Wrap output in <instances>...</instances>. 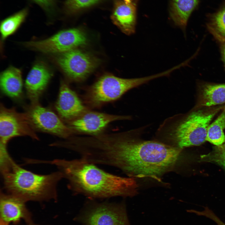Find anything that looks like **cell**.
Listing matches in <instances>:
<instances>
[{
    "label": "cell",
    "instance_id": "1",
    "mask_svg": "<svg viewBox=\"0 0 225 225\" xmlns=\"http://www.w3.org/2000/svg\"><path fill=\"white\" fill-rule=\"evenodd\" d=\"M182 149L153 141H142L129 132L102 133L93 139L92 161L119 169L130 177L159 180L175 165Z\"/></svg>",
    "mask_w": 225,
    "mask_h": 225
},
{
    "label": "cell",
    "instance_id": "2",
    "mask_svg": "<svg viewBox=\"0 0 225 225\" xmlns=\"http://www.w3.org/2000/svg\"><path fill=\"white\" fill-rule=\"evenodd\" d=\"M43 163L55 166L67 181L68 188L75 195L95 199L130 197L137 192L138 186L133 178L111 173L81 158L44 160Z\"/></svg>",
    "mask_w": 225,
    "mask_h": 225
},
{
    "label": "cell",
    "instance_id": "3",
    "mask_svg": "<svg viewBox=\"0 0 225 225\" xmlns=\"http://www.w3.org/2000/svg\"><path fill=\"white\" fill-rule=\"evenodd\" d=\"M1 173L6 192L26 202L57 200L58 184L63 178L59 171L38 174L22 168L15 162Z\"/></svg>",
    "mask_w": 225,
    "mask_h": 225
},
{
    "label": "cell",
    "instance_id": "4",
    "mask_svg": "<svg viewBox=\"0 0 225 225\" xmlns=\"http://www.w3.org/2000/svg\"><path fill=\"white\" fill-rule=\"evenodd\" d=\"M162 76L160 73L144 77L124 78L105 73L88 88L84 95V102L91 108H100L118 100L130 89Z\"/></svg>",
    "mask_w": 225,
    "mask_h": 225
},
{
    "label": "cell",
    "instance_id": "5",
    "mask_svg": "<svg viewBox=\"0 0 225 225\" xmlns=\"http://www.w3.org/2000/svg\"><path fill=\"white\" fill-rule=\"evenodd\" d=\"M221 107L209 111L198 110L190 113L176 126L172 137L177 147L199 146L206 141L208 127Z\"/></svg>",
    "mask_w": 225,
    "mask_h": 225
},
{
    "label": "cell",
    "instance_id": "6",
    "mask_svg": "<svg viewBox=\"0 0 225 225\" xmlns=\"http://www.w3.org/2000/svg\"><path fill=\"white\" fill-rule=\"evenodd\" d=\"M76 220L81 225H130L124 203L89 199Z\"/></svg>",
    "mask_w": 225,
    "mask_h": 225
},
{
    "label": "cell",
    "instance_id": "7",
    "mask_svg": "<svg viewBox=\"0 0 225 225\" xmlns=\"http://www.w3.org/2000/svg\"><path fill=\"white\" fill-rule=\"evenodd\" d=\"M87 42L85 32L80 28H72L61 31L45 39L26 42L24 45L42 52L58 54L84 46Z\"/></svg>",
    "mask_w": 225,
    "mask_h": 225
},
{
    "label": "cell",
    "instance_id": "8",
    "mask_svg": "<svg viewBox=\"0 0 225 225\" xmlns=\"http://www.w3.org/2000/svg\"><path fill=\"white\" fill-rule=\"evenodd\" d=\"M57 54L56 63L67 78L73 82L84 80L98 64L96 58L77 48Z\"/></svg>",
    "mask_w": 225,
    "mask_h": 225
},
{
    "label": "cell",
    "instance_id": "9",
    "mask_svg": "<svg viewBox=\"0 0 225 225\" xmlns=\"http://www.w3.org/2000/svg\"><path fill=\"white\" fill-rule=\"evenodd\" d=\"M26 112H18L15 108H8L1 104L0 107V144L7 145L13 138L28 136L38 140Z\"/></svg>",
    "mask_w": 225,
    "mask_h": 225
},
{
    "label": "cell",
    "instance_id": "10",
    "mask_svg": "<svg viewBox=\"0 0 225 225\" xmlns=\"http://www.w3.org/2000/svg\"><path fill=\"white\" fill-rule=\"evenodd\" d=\"M27 113L33 128L36 130L67 139L74 134L58 115L38 102L32 103Z\"/></svg>",
    "mask_w": 225,
    "mask_h": 225
},
{
    "label": "cell",
    "instance_id": "11",
    "mask_svg": "<svg viewBox=\"0 0 225 225\" xmlns=\"http://www.w3.org/2000/svg\"><path fill=\"white\" fill-rule=\"evenodd\" d=\"M129 118L128 116L100 112L88 108L68 122L67 125L73 133L93 136L103 133L106 128L113 122Z\"/></svg>",
    "mask_w": 225,
    "mask_h": 225
},
{
    "label": "cell",
    "instance_id": "12",
    "mask_svg": "<svg viewBox=\"0 0 225 225\" xmlns=\"http://www.w3.org/2000/svg\"><path fill=\"white\" fill-rule=\"evenodd\" d=\"M55 106L58 116L67 122L88 109L76 93L63 81Z\"/></svg>",
    "mask_w": 225,
    "mask_h": 225
},
{
    "label": "cell",
    "instance_id": "13",
    "mask_svg": "<svg viewBox=\"0 0 225 225\" xmlns=\"http://www.w3.org/2000/svg\"><path fill=\"white\" fill-rule=\"evenodd\" d=\"M25 202L13 195L4 193L1 190L0 193V219L9 224H17L21 220L27 223L32 221L31 213L27 208Z\"/></svg>",
    "mask_w": 225,
    "mask_h": 225
},
{
    "label": "cell",
    "instance_id": "14",
    "mask_svg": "<svg viewBox=\"0 0 225 225\" xmlns=\"http://www.w3.org/2000/svg\"><path fill=\"white\" fill-rule=\"evenodd\" d=\"M52 76V71L44 63L37 62L32 66L25 82L27 95L32 103L38 102Z\"/></svg>",
    "mask_w": 225,
    "mask_h": 225
},
{
    "label": "cell",
    "instance_id": "15",
    "mask_svg": "<svg viewBox=\"0 0 225 225\" xmlns=\"http://www.w3.org/2000/svg\"><path fill=\"white\" fill-rule=\"evenodd\" d=\"M136 5L134 2L127 3L116 1L111 16L113 23L125 34L135 33L136 23Z\"/></svg>",
    "mask_w": 225,
    "mask_h": 225
},
{
    "label": "cell",
    "instance_id": "16",
    "mask_svg": "<svg viewBox=\"0 0 225 225\" xmlns=\"http://www.w3.org/2000/svg\"><path fill=\"white\" fill-rule=\"evenodd\" d=\"M0 86L2 92L14 99L20 98L22 94V72L18 68L10 66L1 73Z\"/></svg>",
    "mask_w": 225,
    "mask_h": 225
},
{
    "label": "cell",
    "instance_id": "17",
    "mask_svg": "<svg viewBox=\"0 0 225 225\" xmlns=\"http://www.w3.org/2000/svg\"><path fill=\"white\" fill-rule=\"evenodd\" d=\"M199 88V106L209 107L225 103V83L204 82Z\"/></svg>",
    "mask_w": 225,
    "mask_h": 225
},
{
    "label": "cell",
    "instance_id": "18",
    "mask_svg": "<svg viewBox=\"0 0 225 225\" xmlns=\"http://www.w3.org/2000/svg\"><path fill=\"white\" fill-rule=\"evenodd\" d=\"M198 0H171L170 16L176 26L185 30L188 18Z\"/></svg>",
    "mask_w": 225,
    "mask_h": 225
},
{
    "label": "cell",
    "instance_id": "19",
    "mask_svg": "<svg viewBox=\"0 0 225 225\" xmlns=\"http://www.w3.org/2000/svg\"><path fill=\"white\" fill-rule=\"evenodd\" d=\"M29 12L26 8L6 18L0 23V31L2 41L14 33L24 22Z\"/></svg>",
    "mask_w": 225,
    "mask_h": 225
},
{
    "label": "cell",
    "instance_id": "20",
    "mask_svg": "<svg viewBox=\"0 0 225 225\" xmlns=\"http://www.w3.org/2000/svg\"><path fill=\"white\" fill-rule=\"evenodd\" d=\"M225 129V111L209 125L207 132L206 141L216 146L222 144L225 142L224 130Z\"/></svg>",
    "mask_w": 225,
    "mask_h": 225
},
{
    "label": "cell",
    "instance_id": "21",
    "mask_svg": "<svg viewBox=\"0 0 225 225\" xmlns=\"http://www.w3.org/2000/svg\"><path fill=\"white\" fill-rule=\"evenodd\" d=\"M207 26L217 42L220 43L225 42V7L213 15Z\"/></svg>",
    "mask_w": 225,
    "mask_h": 225
},
{
    "label": "cell",
    "instance_id": "22",
    "mask_svg": "<svg viewBox=\"0 0 225 225\" xmlns=\"http://www.w3.org/2000/svg\"><path fill=\"white\" fill-rule=\"evenodd\" d=\"M199 161L214 163L225 169V144L216 146L210 152L201 155Z\"/></svg>",
    "mask_w": 225,
    "mask_h": 225
},
{
    "label": "cell",
    "instance_id": "23",
    "mask_svg": "<svg viewBox=\"0 0 225 225\" xmlns=\"http://www.w3.org/2000/svg\"><path fill=\"white\" fill-rule=\"evenodd\" d=\"M99 0H66L64 3V8L66 13L72 14L94 5Z\"/></svg>",
    "mask_w": 225,
    "mask_h": 225
},
{
    "label": "cell",
    "instance_id": "24",
    "mask_svg": "<svg viewBox=\"0 0 225 225\" xmlns=\"http://www.w3.org/2000/svg\"><path fill=\"white\" fill-rule=\"evenodd\" d=\"M30 0L38 5L48 16L53 15L56 12V0Z\"/></svg>",
    "mask_w": 225,
    "mask_h": 225
},
{
    "label": "cell",
    "instance_id": "25",
    "mask_svg": "<svg viewBox=\"0 0 225 225\" xmlns=\"http://www.w3.org/2000/svg\"><path fill=\"white\" fill-rule=\"evenodd\" d=\"M219 44L221 58L225 70V42Z\"/></svg>",
    "mask_w": 225,
    "mask_h": 225
},
{
    "label": "cell",
    "instance_id": "26",
    "mask_svg": "<svg viewBox=\"0 0 225 225\" xmlns=\"http://www.w3.org/2000/svg\"><path fill=\"white\" fill-rule=\"evenodd\" d=\"M0 225H9V224L4 222V221L0 219Z\"/></svg>",
    "mask_w": 225,
    "mask_h": 225
},
{
    "label": "cell",
    "instance_id": "27",
    "mask_svg": "<svg viewBox=\"0 0 225 225\" xmlns=\"http://www.w3.org/2000/svg\"><path fill=\"white\" fill-rule=\"evenodd\" d=\"M27 225H39L34 223L32 221L27 223Z\"/></svg>",
    "mask_w": 225,
    "mask_h": 225
},
{
    "label": "cell",
    "instance_id": "28",
    "mask_svg": "<svg viewBox=\"0 0 225 225\" xmlns=\"http://www.w3.org/2000/svg\"><path fill=\"white\" fill-rule=\"evenodd\" d=\"M124 2L127 3H129L132 2V0H123Z\"/></svg>",
    "mask_w": 225,
    "mask_h": 225
},
{
    "label": "cell",
    "instance_id": "29",
    "mask_svg": "<svg viewBox=\"0 0 225 225\" xmlns=\"http://www.w3.org/2000/svg\"><path fill=\"white\" fill-rule=\"evenodd\" d=\"M223 110H224L225 111V106L224 107H223Z\"/></svg>",
    "mask_w": 225,
    "mask_h": 225
}]
</instances>
